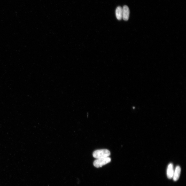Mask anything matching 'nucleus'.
I'll return each mask as SVG.
<instances>
[{"mask_svg": "<svg viewBox=\"0 0 186 186\" xmlns=\"http://www.w3.org/2000/svg\"><path fill=\"white\" fill-rule=\"evenodd\" d=\"M111 160V158L109 157L97 159L94 161L93 165L96 168L101 167L102 166L110 162Z\"/></svg>", "mask_w": 186, "mask_h": 186, "instance_id": "obj_2", "label": "nucleus"}, {"mask_svg": "<svg viewBox=\"0 0 186 186\" xmlns=\"http://www.w3.org/2000/svg\"><path fill=\"white\" fill-rule=\"evenodd\" d=\"M129 10L127 5H124L122 8V18L125 21L127 20L129 18Z\"/></svg>", "mask_w": 186, "mask_h": 186, "instance_id": "obj_3", "label": "nucleus"}, {"mask_svg": "<svg viewBox=\"0 0 186 186\" xmlns=\"http://www.w3.org/2000/svg\"><path fill=\"white\" fill-rule=\"evenodd\" d=\"M116 16L117 19L120 20L122 18V8L120 6H118L115 11Z\"/></svg>", "mask_w": 186, "mask_h": 186, "instance_id": "obj_6", "label": "nucleus"}, {"mask_svg": "<svg viewBox=\"0 0 186 186\" xmlns=\"http://www.w3.org/2000/svg\"><path fill=\"white\" fill-rule=\"evenodd\" d=\"M110 155V152L107 149L97 150L94 151L93 153V156L97 159L109 157Z\"/></svg>", "mask_w": 186, "mask_h": 186, "instance_id": "obj_1", "label": "nucleus"}, {"mask_svg": "<svg viewBox=\"0 0 186 186\" xmlns=\"http://www.w3.org/2000/svg\"><path fill=\"white\" fill-rule=\"evenodd\" d=\"M181 169L179 166H177L174 171L173 177V180L174 181H176L179 179L181 172Z\"/></svg>", "mask_w": 186, "mask_h": 186, "instance_id": "obj_5", "label": "nucleus"}, {"mask_svg": "<svg viewBox=\"0 0 186 186\" xmlns=\"http://www.w3.org/2000/svg\"><path fill=\"white\" fill-rule=\"evenodd\" d=\"M174 171L173 164L172 163L169 164L167 170V175L168 179H170L173 178Z\"/></svg>", "mask_w": 186, "mask_h": 186, "instance_id": "obj_4", "label": "nucleus"}]
</instances>
